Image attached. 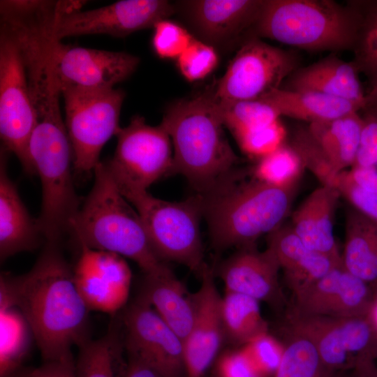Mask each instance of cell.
<instances>
[{"label":"cell","mask_w":377,"mask_h":377,"mask_svg":"<svg viewBox=\"0 0 377 377\" xmlns=\"http://www.w3.org/2000/svg\"><path fill=\"white\" fill-rule=\"evenodd\" d=\"M0 286V304L20 311L44 362L72 359V347L89 339L90 310L59 243L47 242L28 272L1 274Z\"/></svg>","instance_id":"6da1fadb"},{"label":"cell","mask_w":377,"mask_h":377,"mask_svg":"<svg viewBox=\"0 0 377 377\" xmlns=\"http://www.w3.org/2000/svg\"><path fill=\"white\" fill-rule=\"evenodd\" d=\"M161 124L173 148L170 174L183 175L197 194L211 193L239 172L212 91L172 103Z\"/></svg>","instance_id":"7a4b0ae2"},{"label":"cell","mask_w":377,"mask_h":377,"mask_svg":"<svg viewBox=\"0 0 377 377\" xmlns=\"http://www.w3.org/2000/svg\"><path fill=\"white\" fill-rule=\"evenodd\" d=\"M295 188H278L253 177L244 180L239 172L214 191L201 195L202 214L214 250L255 246L260 237L283 225Z\"/></svg>","instance_id":"3957f363"},{"label":"cell","mask_w":377,"mask_h":377,"mask_svg":"<svg viewBox=\"0 0 377 377\" xmlns=\"http://www.w3.org/2000/svg\"><path fill=\"white\" fill-rule=\"evenodd\" d=\"M94 174L93 187L70 226L79 246L128 258L145 274L168 269L153 251L137 211L120 193L103 162Z\"/></svg>","instance_id":"277c9868"},{"label":"cell","mask_w":377,"mask_h":377,"mask_svg":"<svg viewBox=\"0 0 377 377\" xmlns=\"http://www.w3.org/2000/svg\"><path fill=\"white\" fill-rule=\"evenodd\" d=\"M34 116L28 154L42 186L37 222L47 242L59 243L80 209L71 175L73 150L59 103L40 105Z\"/></svg>","instance_id":"5b68a950"},{"label":"cell","mask_w":377,"mask_h":377,"mask_svg":"<svg viewBox=\"0 0 377 377\" xmlns=\"http://www.w3.org/2000/svg\"><path fill=\"white\" fill-rule=\"evenodd\" d=\"M361 21L357 3L345 7L331 0H264L251 29L255 37L293 47L338 51L354 50Z\"/></svg>","instance_id":"8992f818"},{"label":"cell","mask_w":377,"mask_h":377,"mask_svg":"<svg viewBox=\"0 0 377 377\" xmlns=\"http://www.w3.org/2000/svg\"><path fill=\"white\" fill-rule=\"evenodd\" d=\"M121 194L137 211L158 258L179 263L200 274L206 265L200 230L202 196L196 194L183 201L170 202L147 191Z\"/></svg>","instance_id":"52a82bcc"},{"label":"cell","mask_w":377,"mask_h":377,"mask_svg":"<svg viewBox=\"0 0 377 377\" xmlns=\"http://www.w3.org/2000/svg\"><path fill=\"white\" fill-rule=\"evenodd\" d=\"M121 89H61L65 125L73 150V167L78 173L94 172L101 151L121 128L119 116L125 98Z\"/></svg>","instance_id":"ba28073f"},{"label":"cell","mask_w":377,"mask_h":377,"mask_svg":"<svg viewBox=\"0 0 377 377\" xmlns=\"http://www.w3.org/2000/svg\"><path fill=\"white\" fill-rule=\"evenodd\" d=\"M113 156L103 162L121 193L147 188L170 175L173 151L170 137L160 124L151 126L134 116L120 128Z\"/></svg>","instance_id":"9c48e42d"},{"label":"cell","mask_w":377,"mask_h":377,"mask_svg":"<svg viewBox=\"0 0 377 377\" xmlns=\"http://www.w3.org/2000/svg\"><path fill=\"white\" fill-rule=\"evenodd\" d=\"M297 66L294 52L252 37L242 45L212 92L217 99H260L281 87Z\"/></svg>","instance_id":"30bf717a"},{"label":"cell","mask_w":377,"mask_h":377,"mask_svg":"<svg viewBox=\"0 0 377 377\" xmlns=\"http://www.w3.org/2000/svg\"><path fill=\"white\" fill-rule=\"evenodd\" d=\"M35 125L27 72L17 46L0 31V136L2 148L14 154L25 172L35 175L28 146Z\"/></svg>","instance_id":"8fae6325"},{"label":"cell","mask_w":377,"mask_h":377,"mask_svg":"<svg viewBox=\"0 0 377 377\" xmlns=\"http://www.w3.org/2000/svg\"><path fill=\"white\" fill-rule=\"evenodd\" d=\"M82 4L71 1L61 15L56 33L60 40L91 34L125 37L176 13L175 5L166 0H122L87 10H81Z\"/></svg>","instance_id":"7c38bea8"},{"label":"cell","mask_w":377,"mask_h":377,"mask_svg":"<svg viewBox=\"0 0 377 377\" xmlns=\"http://www.w3.org/2000/svg\"><path fill=\"white\" fill-rule=\"evenodd\" d=\"M122 320L128 355L144 360L164 377L186 375L183 341L149 304L138 296L125 309Z\"/></svg>","instance_id":"4fadbf2b"},{"label":"cell","mask_w":377,"mask_h":377,"mask_svg":"<svg viewBox=\"0 0 377 377\" xmlns=\"http://www.w3.org/2000/svg\"><path fill=\"white\" fill-rule=\"evenodd\" d=\"M73 268L77 288L90 311L115 314L128 299L132 273L124 258L80 245Z\"/></svg>","instance_id":"5bb4252c"},{"label":"cell","mask_w":377,"mask_h":377,"mask_svg":"<svg viewBox=\"0 0 377 377\" xmlns=\"http://www.w3.org/2000/svg\"><path fill=\"white\" fill-rule=\"evenodd\" d=\"M140 59L124 52L58 45L55 53L56 72L61 89L114 88L137 69Z\"/></svg>","instance_id":"9a60e30c"},{"label":"cell","mask_w":377,"mask_h":377,"mask_svg":"<svg viewBox=\"0 0 377 377\" xmlns=\"http://www.w3.org/2000/svg\"><path fill=\"white\" fill-rule=\"evenodd\" d=\"M199 289L191 293L193 310L191 331L184 341L186 377H203L214 361L225 337L222 299L207 265L200 274Z\"/></svg>","instance_id":"2e32d148"},{"label":"cell","mask_w":377,"mask_h":377,"mask_svg":"<svg viewBox=\"0 0 377 377\" xmlns=\"http://www.w3.org/2000/svg\"><path fill=\"white\" fill-rule=\"evenodd\" d=\"M376 296L369 283L349 273L341 263L295 295L291 312L332 318L364 316Z\"/></svg>","instance_id":"e0dca14e"},{"label":"cell","mask_w":377,"mask_h":377,"mask_svg":"<svg viewBox=\"0 0 377 377\" xmlns=\"http://www.w3.org/2000/svg\"><path fill=\"white\" fill-rule=\"evenodd\" d=\"M264 0H191L177 3L202 42L215 47L235 41L256 22Z\"/></svg>","instance_id":"ac0fdd59"},{"label":"cell","mask_w":377,"mask_h":377,"mask_svg":"<svg viewBox=\"0 0 377 377\" xmlns=\"http://www.w3.org/2000/svg\"><path fill=\"white\" fill-rule=\"evenodd\" d=\"M281 270L273 252L255 246L239 249L219 268L226 291L245 295L280 307L286 302L279 281Z\"/></svg>","instance_id":"d6986e66"},{"label":"cell","mask_w":377,"mask_h":377,"mask_svg":"<svg viewBox=\"0 0 377 377\" xmlns=\"http://www.w3.org/2000/svg\"><path fill=\"white\" fill-rule=\"evenodd\" d=\"M288 328L309 337L315 345L328 377L355 366L357 339L355 317L302 316L290 312Z\"/></svg>","instance_id":"ffe728a7"},{"label":"cell","mask_w":377,"mask_h":377,"mask_svg":"<svg viewBox=\"0 0 377 377\" xmlns=\"http://www.w3.org/2000/svg\"><path fill=\"white\" fill-rule=\"evenodd\" d=\"M8 152L1 147L0 158V258L37 249L43 236L23 203L7 171ZM44 238V237H43Z\"/></svg>","instance_id":"44dd1931"},{"label":"cell","mask_w":377,"mask_h":377,"mask_svg":"<svg viewBox=\"0 0 377 377\" xmlns=\"http://www.w3.org/2000/svg\"><path fill=\"white\" fill-rule=\"evenodd\" d=\"M274 254L294 297L341 264L307 247L283 224L268 235L267 247Z\"/></svg>","instance_id":"7402d4cb"},{"label":"cell","mask_w":377,"mask_h":377,"mask_svg":"<svg viewBox=\"0 0 377 377\" xmlns=\"http://www.w3.org/2000/svg\"><path fill=\"white\" fill-rule=\"evenodd\" d=\"M353 62L330 55L309 66L297 68L286 80L283 89L311 91L353 102L365 107L363 92Z\"/></svg>","instance_id":"603a6c76"},{"label":"cell","mask_w":377,"mask_h":377,"mask_svg":"<svg viewBox=\"0 0 377 377\" xmlns=\"http://www.w3.org/2000/svg\"><path fill=\"white\" fill-rule=\"evenodd\" d=\"M340 195L332 186L320 185L293 213V232L311 250L341 260L334 235V218Z\"/></svg>","instance_id":"cb8c5ba5"},{"label":"cell","mask_w":377,"mask_h":377,"mask_svg":"<svg viewBox=\"0 0 377 377\" xmlns=\"http://www.w3.org/2000/svg\"><path fill=\"white\" fill-rule=\"evenodd\" d=\"M190 295L168 269L158 274H145L138 296L151 306L184 342L193 324Z\"/></svg>","instance_id":"d4e9b609"},{"label":"cell","mask_w":377,"mask_h":377,"mask_svg":"<svg viewBox=\"0 0 377 377\" xmlns=\"http://www.w3.org/2000/svg\"><path fill=\"white\" fill-rule=\"evenodd\" d=\"M362 123V117L356 112L306 127L315 147L334 175L353 166Z\"/></svg>","instance_id":"484cf974"},{"label":"cell","mask_w":377,"mask_h":377,"mask_svg":"<svg viewBox=\"0 0 377 377\" xmlns=\"http://www.w3.org/2000/svg\"><path fill=\"white\" fill-rule=\"evenodd\" d=\"M261 99L274 107L281 117L304 121L309 124L331 121L362 110L358 105L344 99L282 87L272 90Z\"/></svg>","instance_id":"4316f807"},{"label":"cell","mask_w":377,"mask_h":377,"mask_svg":"<svg viewBox=\"0 0 377 377\" xmlns=\"http://www.w3.org/2000/svg\"><path fill=\"white\" fill-rule=\"evenodd\" d=\"M343 267L370 284L377 281V223L356 210L346 216Z\"/></svg>","instance_id":"83f0119b"},{"label":"cell","mask_w":377,"mask_h":377,"mask_svg":"<svg viewBox=\"0 0 377 377\" xmlns=\"http://www.w3.org/2000/svg\"><path fill=\"white\" fill-rule=\"evenodd\" d=\"M222 317L224 335L236 345L243 346L268 332L259 301L249 296L226 291L222 299Z\"/></svg>","instance_id":"f1b7e54d"},{"label":"cell","mask_w":377,"mask_h":377,"mask_svg":"<svg viewBox=\"0 0 377 377\" xmlns=\"http://www.w3.org/2000/svg\"><path fill=\"white\" fill-rule=\"evenodd\" d=\"M0 306V377H13L21 369L31 330L16 307L3 304Z\"/></svg>","instance_id":"f546056e"},{"label":"cell","mask_w":377,"mask_h":377,"mask_svg":"<svg viewBox=\"0 0 377 377\" xmlns=\"http://www.w3.org/2000/svg\"><path fill=\"white\" fill-rule=\"evenodd\" d=\"M115 323L102 337L79 346L75 377H118V335Z\"/></svg>","instance_id":"4dcf8cb0"},{"label":"cell","mask_w":377,"mask_h":377,"mask_svg":"<svg viewBox=\"0 0 377 377\" xmlns=\"http://www.w3.org/2000/svg\"><path fill=\"white\" fill-rule=\"evenodd\" d=\"M214 98L224 127L227 128L234 137L269 124L281 117L274 107L261 98L255 100H223L215 97Z\"/></svg>","instance_id":"1f68e13d"},{"label":"cell","mask_w":377,"mask_h":377,"mask_svg":"<svg viewBox=\"0 0 377 377\" xmlns=\"http://www.w3.org/2000/svg\"><path fill=\"white\" fill-rule=\"evenodd\" d=\"M288 329L283 355L274 377H328L311 340Z\"/></svg>","instance_id":"d6a6232c"},{"label":"cell","mask_w":377,"mask_h":377,"mask_svg":"<svg viewBox=\"0 0 377 377\" xmlns=\"http://www.w3.org/2000/svg\"><path fill=\"white\" fill-rule=\"evenodd\" d=\"M304 168L298 152L292 145L284 144L259 159L253 170V177L269 186L293 188Z\"/></svg>","instance_id":"836d02e7"},{"label":"cell","mask_w":377,"mask_h":377,"mask_svg":"<svg viewBox=\"0 0 377 377\" xmlns=\"http://www.w3.org/2000/svg\"><path fill=\"white\" fill-rule=\"evenodd\" d=\"M362 21L353 61L359 72L377 84V1L360 3Z\"/></svg>","instance_id":"e575fe53"},{"label":"cell","mask_w":377,"mask_h":377,"mask_svg":"<svg viewBox=\"0 0 377 377\" xmlns=\"http://www.w3.org/2000/svg\"><path fill=\"white\" fill-rule=\"evenodd\" d=\"M234 138L245 154L260 159L285 144L286 129L279 119L269 124L239 134Z\"/></svg>","instance_id":"d590c367"},{"label":"cell","mask_w":377,"mask_h":377,"mask_svg":"<svg viewBox=\"0 0 377 377\" xmlns=\"http://www.w3.org/2000/svg\"><path fill=\"white\" fill-rule=\"evenodd\" d=\"M242 348L259 377L274 376L283 355L284 344L266 332Z\"/></svg>","instance_id":"8d00e7d4"},{"label":"cell","mask_w":377,"mask_h":377,"mask_svg":"<svg viewBox=\"0 0 377 377\" xmlns=\"http://www.w3.org/2000/svg\"><path fill=\"white\" fill-rule=\"evenodd\" d=\"M153 29L152 47L161 59H177L195 38L184 27L169 19L158 22Z\"/></svg>","instance_id":"74e56055"},{"label":"cell","mask_w":377,"mask_h":377,"mask_svg":"<svg viewBox=\"0 0 377 377\" xmlns=\"http://www.w3.org/2000/svg\"><path fill=\"white\" fill-rule=\"evenodd\" d=\"M177 61L182 75L193 82L209 75L217 66L219 57L213 46L195 38Z\"/></svg>","instance_id":"f35d334b"},{"label":"cell","mask_w":377,"mask_h":377,"mask_svg":"<svg viewBox=\"0 0 377 377\" xmlns=\"http://www.w3.org/2000/svg\"><path fill=\"white\" fill-rule=\"evenodd\" d=\"M327 186L335 188L355 210L377 223V194L357 185L347 170L336 175Z\"/></svg>","instance_id":"ab89813d"},{"label":"cell","mask_w":377,"mask_h":377,"mask_svg":"<svg viewBox=\"0 0 377 377\" xmlns=\"http://www.w3.org/2000/svg\"><path fill=\"white\" fill-rule=\"evenodd\" d=\"M360 142L353 167L377 166V113L366 111Z\"/></svg>","instance_id":"60d3db41"},{"label":"cell","mask_w":377,"mask_h":377,"mask_svg":"<svg viewBox=\"0 0 377 377\" xmlns=\"http://www.w3.org/2000/svg\"><path fill=\"white\" fill-rule=\"evenodd\" d=\"M216 376L217 377H259L242 347L222 355L217 362Z\"/></svg>","instance_id":"b9f144b4"},{"label":"cell","mask_w":377,"mask_h":377,"mask_svg":"<svg viewBox=\"0 0 377 377\" xmlns=\"http://www.w3.org/2000/svg\"><path fill=\"white\" fill-rule=\"evenodd\" d=\"M73 358L49 361L38 367L21 369L13 377H75Z\"/></svg>","instance_id":"7bdbcfd3"},{"label":"cell","mask_w":377,"mask_h":377,"mask_svg":"<svg viewBox=\"0 0 377 377\" xmlns=\"http://www.w3.org/2000/svg\"><path fill=\"white\" fill-rule=\"evenodd\" d=\"M347 172L357 185L377 194V170L375 168L352 167Z\"/></svg>","instance_id":"ee69618b"},{"label":"cell","mask_w":377,"mask_h":377,"mask_svg":"<svg viewBox=\"0 0 377 377\" xmlns=\"http://www.w3.org/2000/svg\"><path fill=\"white\" fill-rule=\"evenodd\" d=\"M128 355L122 377H164L157 370L140 358Z\"/></svg>","instance_id":"f6af8a7d"},{"label":"cell","mask_w":377,"mask_h":377,"mask_svg":"<svg viewBox=\"0 0 377 377\" xmlns=\"http://www.w3.org/2000/svg\"><path fill=\"white\" fill-rule=\"evenodd\" d=\"M353 377H377L376 361L357 365L353 369Z\"/></svg>","instance_id":"bcb514c9"},{"label":"cell","mask_w":377,"mask_h":377,"mask_svg":"<svg viewBox=\"0 0 377 377\" xmlns=\"http://www.w3.org/2000/svg\"><path fill=\"white\" fill-rule=\"evenodd\" d=\"M364 110L377 113V84L371 86L369 92L366 94Z\"/></svg>","instance_id":"7dc6e473"},{"label":"cell","mask_w":377,"mask_h":377,"mask_svg":"<svg viewBox=\"0 0 377 377\" xmlns=\"http://www.w3.org/2000/svg\"><path fill=\"white\" fill-rule=\"evenodd\" d=\"M367 316L377 332V295L371 306Z\"/></svg>","instance_id":"c3c4849f"}]
</instances>
